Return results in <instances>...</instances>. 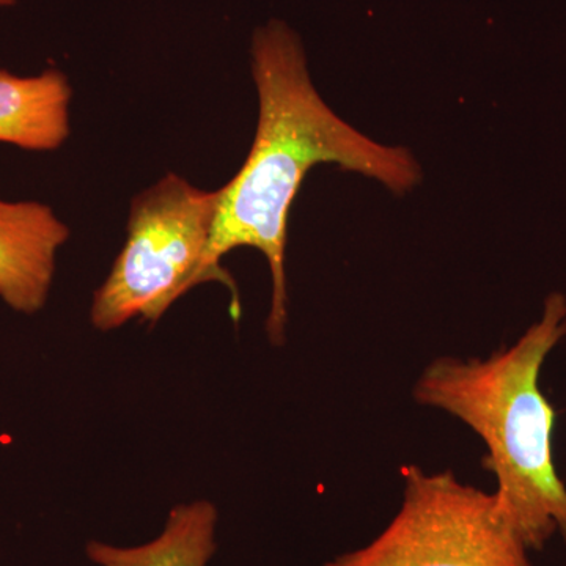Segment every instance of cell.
Wrapping results in <instances>:
<instances>
[{
    "mask_svg": "<svg viewBox=\"0 0 566 566\" xmlns=\"http://www.w3.org/2000/svg\"><path fill=\"white\" fill-rule=\"evenodd\" d=\"M251 69L259 92L255 139L240 172L219 189L199 285L219 281L229 286L233 319L240 322V296L221 260L238 248L262 252L273 279L266 334L271 344L282 346L289 322L290 210L307 174L319 164H335L405 193L419 185L422 172L411 153L368 139L323 102L308 74L303 43L285 22H268L253 33Z\"/></svg>",
    "mask_w": 566,
    "mask_h": 566,
    "instance_id": "cell-1",
    "label": "cell"
},
{
    "mask_svg": "<svg viewBox=\"0 0 566 566\" xmlns=\"http://www.w3.org/2000/svg\"><path fill=\"white\" fill-rule=\"evenodd\" d=\"M566 335V300L547 297L542 319L488 359L439 357L417 379V403L442 409L485 442L495 501L528 551L554 535L566 545V486L553 460L556 412L539 390L546 357Z\"/></svg>",
    "mask_w": 566,
    "mask_h": 566,
    "instance_id": "cell-2",
    "label": "cell"
},
{
    "mask_svg": "<svg viewBox=\"0 0 566 566\" xmlns=\"http://www.w3.org/2000/svg\"><path fill=\"white\" fill-rule=\"evenodd\" d=\"M218 203L219 189L203 191L177 174L134 197L125 244L93 294L96 331L112 333L136 318L155 324L199 286Z\"/></svg>",
    "mask_w": 566,
    "mask_h": 566,
    "instance_id": "cell-3",
    "label": "cell"
},
{
    "mask_svg": "<svg viewBox=\"0 0 566 566\" xmlns=\"http://www.w3.org/2000/svg\"><path fill=\"white\" fill-rule=\"evenodd\" d=\"M403 502L374 542L323 566H535L495 494L452 471L401 468Z\"/></svg>",
    "mask_w": 566,
    "mask_h": 566,
    "instance_id": "cell-4",
    "label": "cell"
},
{
    "mask_svg": "<svg viewBox=\"0 0 566 566\" xmlns=\"http://www.w3.org/2000/svg\"><path fill=\"white\" fill-rule=\"evenodd\" d=\"M69 240V226L50 205L0 199V301L10 311L33 316L46 307Z\"/></svg>",
    "mask_w": 566,
    "mask_h": 566,
    "instance_id": "cell-5",
    "label": "cell"
},
{
    "mask_svg": "<svg viewBox=\"0 0 566 566\" xmlns=\"http://www.w3.org/2000/svg\"><path fill=\"white\" fill-rule=\"evenodd\" d=\"M73 88L66 74L48 69L20 76L0 69V144L55 151L69 140Z\"/></svg>",
    "mask_w": 566,
    "mask_h": 566,
    "instance_id": "cell-6",
    "label": "cell"
},
{
    "mask_svg": "<svg viewBox=\"0 0 566 566\" xmlns=\"http://www.w3.org/2000/svg\"><path fill=\"white\" fill-rule=\"evenodd\" d=\"M218 506L207 499L172 506L163 531L136 546L85 543L96 566H208L218 551Z\"/></svg>",
    "mask_w": 566,
    "mask_h": 566,
    "instance_id": "cell-7",
    "label": "cell"
},
{
    "mask_svg": "<svg viewBox=\"0 0 566 566\" xmlns=\"http://www.w3.org/2000/svg\"><path fill=\"white\" fill-rule=\"evenodd\" d=\"M20 0H0V9H9V7L17 6Z\"/></svg>",
    "mask_w": 566,
    "mask_h": 566,
    "instance_id": "cell-8",
    "label": "cell"
}]
</instances>
